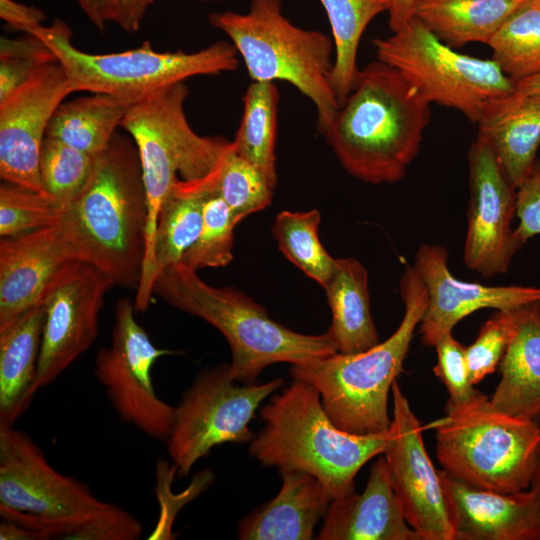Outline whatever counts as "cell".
I'll use <instances>...</instances> for the list:
<instances>
[{
  "label": "cell",
  "instance_id": "obj_1",
  "mask_svg": "<svg viewBox=\"0 0 540 540\" xmlns=\"http://www.w3.org/2000/svg\"><path fill=\"white\" fill-rule=\"evenodd\" d=\"M431 103L397 69L375 60L323 134L342 167L371 184L402 180L421 147Z\"/></svg>",
  "mask_w": 540,
  "mask_h": 540
},
{
  "label": "cell",
  "instance_id": "obj_2",
  "mask_svg": "<svg viewBox=\"0 0 540 540\" xmlns=\"http://www.w3.org/2000/svg\"><path fill=\"white\" fill-rule=\"evenodd\" d=\"M147 222L138 150L130 136L117 131L58 225L74 259L97 267L118 286L137 289Z\"/></svg>",
  "mask_w": 540,
  "mask_h": 540
},
{
  "label": "cell",
  "instance_id": "obj_3",
  "mask_svg": "<svg viewBox=\"0 0 540 540\" xmlns=\"http://www.w3.org/2000/svg\"><path fill=\"white\" fill-rule=\"evenodd\" d=\"M264 428L249 451L261 464L314 475L331 499L354 491V478L364 464L383 454L391 431L356 435L338 428L326 413L319 392L293 379L260 409Z\"/></svg>",
  "mask_w": 540,
  "mask_h": 540
},
{
  "label": "cell",
  "instance_id": "obj_4",
  "mask_svg": "<svg viewBox=\"0 0 540 540\" xmlns=\"http://www.w3.org/2000/svg\"><path fill=\"white\" fill-rule=\"evenodd\" d=\"M404 315L395 332L374 347L355 354L335 353L291 364L292 379L304 380L320 394L323 407L341 430L356 435L387 432L388 397L402 372L414 331L428 303L424 282L414 266L400 279Z\"/></svg>",
  "mask_w": 540,
  "mask_h": 540
},
{
  "label": "cell",
  "instance_id": "obj_5",
  "mask_svg": "<svg viewBox=\"0 0 540 540\" xmlns=\"http://www.w3.org/2000/svg\"><path fill=\"white\" fill-rule=\"evenodd\" d=\"M153 294L219 330L232 353L230 376L240 383H254L274 363L299 364L337 353L327 333L295 332L270 318L264 307L238 289L211 286L182 262L157 277Z\"/></svg>",
  "mask_w": 540,
  "mask_h": 540
},
{
  "label": "cell",
  "instance_id": "obj_6",
  "mask_svg": "<svg viewBox=\"0 0 540 540\" xmlns=\"http://www.w3.org/2000/svg\"><path fill=\"white\" fill-rule=\"evenodd\" d=\"M281 7V0H251L246 13L213 12L208 20L229 37L253 81H286L309 98L324 134L340 107L329 79L334 43L295 26Z\"/></svg>",
  "mask_w": 540,
  "mask_h": 540
},
{
  "label": "cell",
  "instance_id": "obj_7",
  "mask_svg": "<svg viewBox=\"0 0 540 540\" xmlns=\"http://www.w3.org/2000/svg\"><path fill=\"white\" fill-rule=\"evenodd\" d=\"M32 35L54 53L74 92L110 95L129 104L192 77L234 71L239 64L235 47L227 41L195 52L157 51L145 41L135 49L94 54L73 45L70 29L61 20L36 28Z\"/></svg>",
  "mask_w": 540,
  "mask_h": 540
},
{
  "label": "cell",
  "instance_id": "obj_8",
  "mask_svg": "<svg viewBox=\"0 0 540 540\" xmlns=\"http://www.w3.org/2000/svg\"><path fill=\"white\" fill-rule=\"evenodd\" d=\"M187 95L184 82L163 88L132 103L120 125L137 147L147 196L143 270L151 259L159 209L173 184L211 173L231 145L192 129L184 111Z\"/></svg>",
  "mask_w": 540,
  "mask_h": 540
},
{
  "label": "cell",
  "instance_id": "obj_9",
  "mask_svg": "<svg viewBox=\"0 0 540 540\" xmlns=\"http://www.w3.org/2000/svg\"><path fill=\"white\" fill-rule=\"evenodd\" d=\"M436 454L443 470L471 486L527 490L540 454V426L495 410L488 399L439 421Z\"/></svg>",
  "mask_w": 540,
  "mask_h": 540
},
{
  "label": "cell",
  "instance_id": "obj_10",
  "mask_svg": "<svg viewBox=\"0 0 540 540\" xmlns=\"http://www.w3.org/2000/svg\"><path fill=\"white\" fill-rule=\"evenodd\" d=\"M392 33L373 41L377 59L397 69L431 104L455 109L478 124L515 92V83L493 59L456 52L415 17Z\"/></svg>",
  "mask_w": 540,
  "mask_h": 540
},
{
  "label": "cell",
  "instance_id": "obj_11",
  "mask_svg": "<svg viewBox=\"0 0 540 540\" xmlns=\"http://www.w3.org/2000/svg\"><path fill=\"white\" fill-rule=\"evenodd\" d=\"M277 378L262 384H237L228 365L199 373L175 407L167 451L179 476L185 477L212 448L251 441L248 428L262 401L283 385Z\"/></svg>",
  "mask_w": 540,
  "mask_h": 540
},
{
  "label": "cell",
  "instance_id": "obj_12",
  "mask_svg": "<svg viewBox=\"0 0 540 540\" xmlns=\"http://www.w3.org/2000/svg\"><path fill=\"white\" fill-rule=\"evenodd\" d=\"M134 302L121 298L114 309L111 344L97 353L94 374L120 419L152 439L166 442L175 407L155 392L151 370L162 356L173 354L151 341L135 319Z\"/></svg>",
  "mask_w": 540,
  "mask_h": 540
},
{
  "label": "cell",
  "instance_id": "obj_13",
  "mask_svg": "<svg viewBox=\"0 0 540 540\" xmlns=\"http://www.w3.org/2000/svg\"><path fill=\"white\" fill-rule=\"evenodd\" d=\"M115 285L97 267L69 261L46 289L36 388L53 382L94 343L106 293Z\"/></svg>",
  "mask_w": 540,
  "mask_h": 540
},
{
  "label": "cell",
  "instance_id": "obj_14",
  "mask_svg": "<svg viewBox=\"0 0 540 540\" xmlns=\"http://www.w3.org/2000/svg\"><path fill=\"white\" fill-rule=\"evenodd\" d=\"M390 441L383 452L405 519L422 540H455L439 471L426 451L422 425L395 381Z\"/></svg>",
  "mask_w": 540,
  "mask_h": 540
},
{
  "label": "cell",
  "instance_id": "obj_15",
  "mask_svg": "<svg viewBox=\"0 0 540 540\" xmlns=\"http://www.w3.org/2000/svg\"><path fill=\"white\" fill-rule=\"evenodd\" d=\"M468 223L463 250L465 265L485 278L507 272L523 246L511 229L516 214V188L489 144L477 137L468 151Z\"/></svg>",
  "mask_w": 540,
  "mask_h": 540
},
{
  "label": "cell",
  "instance_id": "obj_16",
  "mask_svg": "<svg viewBox=\"0 0 540 540\" xmlns=\"http://www.w3.org/2000/svg\"><path fill=\"white\" fill-rule=\"evenodd\" d=\"M89 486L57 471L25 432L0 428V506L41 519L105 508Z\"/></svg>",
  "mask_w": 540,
  "mask_h": 540
},
{
  "label": "cell",
  "instance_id": "obj_17",
  "mask_svg": "<svg viewBox=\"0 0 540 540\" xmlns=\"http://www.w3.org/2000/svg\"><path fill=\"white\" fill-rule=\"evenodd\" d=\"M74 93L58 61L38 68L14 93L0 102V177L44 192L40 154L51 119Z\"/></svg>",
  "mask_w": 540,
  "mask_h": 540
},
{
  "label": "cell",
  "instance_id": "obj_18",
  "mask_svg": "<svg viewBox=\"0 0 540 540\" xmlns=\"http://www.w3.org/2000/svg\"><path fill=\"white\" fill-rule=\"evenodd\" d=\"M449 253L441 245L422 244L414 268L424 282L428 303L419 323L425 346H433L469 314L483 308L512 309L540 301V287L488 286L461 281L449 270Z\"/></svg>",
  "mask_w": 540,
  "mask_h": 540
},
{
  "label": "cell",
  "instance_id": "obj_19",
  "mask_svg": "<svg viewBox=\"0 0 540 540\" xmlns=\"http://www.w3.org/2000/svg\"><path fill=\"white\" fill-rule=\"evenodd\" d=\"M439 474L455 540H540V500L530 488L501 493Z\"/></svg>",
  "mask_w": 540,
  "mask_h": 540
},
{
  "label": "cell",
  "instance_id": "obj_20",
  "mask_svg": "<svg viewBox=\"0 0 540 540\" xmlns=\"http://www.w3.org/2000/svg\"><path fill=\"white\" fill-rule=\"evenodd\" d=\"M58 224L0 239V327L41 304L43 295L71 260Z\"/></svg>",
  "mask_w": 540,
  "mask_h": 540
},
{
  "label": "cell",
  "instance_id": "obj_21",
  "mask_svg": "<svg viewBox=\"0 0 540 540\" xmlns=\"http://www.w3.org/2000/svg\"><path fill=\"white\" fill-rule=\"evenodd\" d=\"M317 539L422 540L405 519L384 456L372 465L362 493L330 502Z\"/></svg>",
  "mask_w": 540,
  "mask_h": 540
},
{
  "label": "cell",
  "instance_id": "obj_22",
  "mask_svg": "<svg viewBox=\"0 0 540 540\" xmlns=\"http://www.w3.org/2000/svg\"><path fill=\"white\" fill-rule=\"evenodd\" d=\"M215 171L216 168L195 180L178 179L164 199L158 212L151 259L142 273L133 301L136 312L148 309L157 277L169 266L180 262L184 252L197 239L205 203L214 193Z\"/></svg>",
  "mask_w": 540,
  "mask_h": 540
},
{
  "label": "cell",
  "instance_id": "obj_23",
  "mask_svg": "<svg viewBox=\"0 0 540 540\" xmlns=\"http://www.w3.org/2000/svg\"><path fill=\"white\" fill-rule=\"evenodd\" d=\"M279 493L238 524L241 540H308L332 501L314 475L294 469L280 471Z\"/></svg>",
  "mask_w": 540,
  "mask_h": 540
},
{
  "label": "cell",
  "instance_id": "obj_24",
  "mask_svg": "<svg viewBox=\"0 0 540 540\" xmlns=\"http://www.w3.org/2000/svg\"><path fill=\"white\" fill-rule=\"evenodd\" d=\"M501 379L489 403L521 419H540V301L516 308V330L499 365Z\"/></svg>",
  "mask_w": 540,
  "mask_h": 540
},
{
  "label": "cell",
  "instance_id": "obj_25",
  "mask_svg": "<svg viewBox=\"0 0 540 540\" xmlns=\"http://www.w3.org/2000/svg\"><path fill=\"white\" fill-rule=\"evenodd\" d=\"M44 321L40 304L0 327V428L12 427L38 391Z\"/></svg>",
  "mask_w": 540,
  "mask_h": 540
},
{
  "label": "cell",
  "instance_id": "obj_26",
  "mask_svg": "<svg viewBox=\"0 0 540 540\" xmlns=\"http://www.w3.org/2000/svg\"><path fill=\"white\" fill-rule=\"evenodd\" d=\"M515 188L528 175L540 146V93L511 96L494 104L477 124Z\"/></svg>",
  "mask_w": 540,
  "mask_h": 540
},
{
  "label": "cell",
  "instance_id": "obj_27",
  "mask_svg": "<svg viewBox=\"0 0 540 540\" xmlns=\"http://www.w3.org/2000/svg\"><path fill=\"white\" fill-rule=\"evenodd\" d=\"M331 310V325L326 332L336 351L355 354L379 343L371 316L368 273L354 258L335 260L333 273L324 287Z\"/></svg>",
  "mask_w": 540,
  "mask_h": 540
},
{
  "label": "cell",
  "instance_id": "obj_28",
  "mask_svg": "<svg viewBox=\"0 0 540 540\" xmlns=\"http://www.w3.org/2000/svg\"><path fill=\"white\" fill-rule=\"evenodd\" d=\"M524 0H415L417 18L441 42L459 48L487 44Z\"/></svg>",
  "mask_w": 540,
  "mask_h": 540
},
{
  "label": "cell",
  "instance_id": "obj_29",
  "mask_svg": "<svg viewBox=\"0 0 540 540\" xmlns=\"http://www.w3.org/2000/svg\"><path fill=\"white\" fill-rule=\"evenodd\" d=\"M130 105L105 94L64 101L54 113L46 137L95 157L108 147Z\"/></svg>",
  "mask_w": 540,
  "mask_h": 540
},
{
  "label": "cell",
  "instance_id": "obj_30",
  "mask_svg": "<svg viewBox=\"0 0 540 540\" xmlns=\"http://www.w3.org/2000/svg\"><path fill=\"white\" fill-rule=\"evenodd\" d=\"M279 93L274 82L253 81L243 97V114L232 142L236 154L256 167L275 188V145Z\"/></svg>",
  "mask_w": 540,
  "mask_h": 540
},
{
  "label": "cell",
  "instance_id": "obj_31",
  "mask_svg": "<svg viewBox=\"0 0 540 540\" xmlns=\"http://www.w3.org/2000/svg\"><path fill=\"white\" fill-rule=\"evenodd\" d=\"M2 519L28 529L34 540H136L141 537L140 521L122 507L105 508L60 519H41L0 506Z\"/></svg>",
  "mask_w": 540,
  "mask_h": 540
},
{
  "label": "cell",
  "instance_id": "obj_32",
  "mask_svg": "<svg viewBox=\"0 0 540 540\" xmlns=\"http://www.w3.org/2000/svg\"><path fill=\"white\" fill-rule=\"evenodd\" d=\"M331 26L334 60L330 84L340 105L349 95L358 74L357 54L369 23L388 11V0H320Z\"/></svg>",
  "mask_w": 540,
  "mask_h": 540
},
{
  "label": "cell",
  "instance_id": "obj_33",
  "mask_svg": "<svg viewBox=\"0 0 540 540\" xmlns=\"http://www.w3.org/2000/svg\"><path fill=\"white\" fill-rule=\"evenodd\" d=\"M514 83L540 73V0H524L488 43Z\"/></svg>",
  "mask_w": 540,
  "mask_h": 540
},
{
  "label": "cell",
  "instance_id": "obj_34",
  "mask_svg": "<svg viewBox=\"0 0 540 540\" xmlns=\"http://www.w3.org/2000/svg\"><path fill=\"white\" fill-rule=\"evenodd\" d=\"M319 210L281 211L275 217L272 233L284 256L323 288L334 270L335 260L323 247L318 235Z\"/></svg>",
  "mask_w": 540,
  "mask_h": 540
},
{
  "label": "cell",
  "instance_id": "obj_35",
  "mask_svg": "<svg viewBox=\"0 0 540 540\" xmlns=\"http://www.w3.org/2000/svg\"><path fill=\"white\" fill-rule=\"evenodd\" d=\"M274 188L251 163L235 153L232 142L216 167L214 193L241 222L271 204Z\"/></svg>",
  "mask_w": 540,
  "mask_h": 540
},
{
  "label": "cell",
  "instance_id": "obj_36",
  "mask_svg": "<svg viewBox=\"0 0 540 540\" xmlns=\"http://www.w3.org/2000/svg\"><path fill=\"white\" fill-rule=\"evenodd\" d=\"M95 157L59 140L46 137L39 164L44 192L65 210L88 182Z\"/></svg>",
  "mask_w": 540,
  "mask_h": 540
},
{
  "label": "cell",
  "instance_id": "obj_37",
  "mask_svg": "<svg viewBox=\"0 0 540 540\" xmlns=\"http://www.w3.org/2000/svg\"><path fill=\"white\" fill-rule=\"evenodd\" d=\"M64 208L48 194L5 182L0 187V236L14 237L59 223Z\"/></svg>",
  "mask_w": 540,
  "mask_h": 540
},
{
  "label": "cell",
  "instance_id": "obj_38",
  "mask_svg": "<svg viewBox=\"0 0 540 540\" xmlns=\"http://www.w3.org/2000/svg\"><path fill=\"white\" fill-rule=\"evenodd\" d=\"M239 223L226 203L213 193L204 206L200 233L180 262L195 271L228 265L233 258L234 228Z\"/></svg>",
  "mask_w": 540,
  "mask_h": 540
},
{
  "label": "cell",
  "instance_id": "obj_39",
  "mask_svg": "<svg viewBox=\"0 0 540 540\" xmlns=\"http://www.w3.org/2000/svg\"><path fill=\"white\" fill-rule=\"evenodd\" d=\"M434 347L437 363L433 370L449 393L446 415L467 411L489 399L471 383L465 347L453 337L452 332L441 337Z\"/></svg>",
  "mask_w": 540,
  "mask_h": 540
},
{
  "label": "cell",
  "instance_id": "obj_40",
  "mask_svg": "<svg viewBox=\"0 0 540 540\" xmlns=\"http://www.w3.org/2000/svg\"><path fill=\"white\" fill-rule=\"evenodd\" d=\"M516 308L497 310L482 325L476 340L465 348L473 385L480 383L500 365L516 330Z\"/></svg>",
  "mask_w": 540,
  "mask_h": 540
},
{
  "label": "cell",
  "instance_id": "obj_41",
  "mask_svg": "<svg viewBox=\"0 0 540 540\" xmlns=\"http://www.w3.org/2000/svg\"><path fill=\"white\" fill-rule=\"evenodd\" d=\"M519 219L514 229L517 240L524 245L540 234V159L516 188V214Z\"/></svg>",
  "mask_w": 540,
  "mask_h": 540
},
{
  "label": "cell",
  "instance_id": "obj_42",
  "mask_svg": "<svg viewBox=\"0 0 540 540\" xmlns=\"http://www.w3.org/2000/svg\"><path fill=\"white\" fill-rule=\"evenodd\" d=\"M57 61L33 55L0 57V102L14 93L38 68Z\"/></svg>",
  "mask_w": 540,
  "mask_h": 540
},
{
  "label": "cell",
  "instance_id": "obj_43",
  "mask_svg": "<svg viewBox=\"0 0 540 540\" xmlns=\"http://www.w3.org/2000/svg\"><path fill=\"white\" fill-rule=\"evenodd\" d=\"M155 0H97L104 23H114L127 32L140 30L148 9Z\"/></svg>",
  "mask_w": 540,
  "mask_h": 540
},
{
  "label": "cell",
  "instance_id": "obj_44",
  "mask_svg": "<svg viewBox=\"0 0 540 540\" xmlns=\"http://www.w3.org/2000/svg\"><path fill=\"white\" fill-rule=\"evenodd\" d=\"M0 18L13 30L32 34L42 26L46 14L39 8L15 0H0Z\"/></svg>",
  "mask_w": 540,
  "mask_h": 540
},
{
  "label": "cell",
  "instance_id": "obj_45",
  "mask_svg": "<svg viewBox=\"0 0 540 540\" xmlns=\"http://www.w3.org/2000/svg\"><path fill=\"white\" fill-rule=\"evenodd\" d=\"M415 0H388V25L392 32L402 29L413 17Z\"/></svg>",
  "mask_w": 540,
  "mask_h": 540
},
{
  "label": "cell",
  "instance_id": "obj_46",
  "mask_svg": "<svg viewBox=\"0 0 540 540\" xmlns=\"http://www.w3.org/2000/svg\"><path fill=\"white\" fill-rule=\"evenodd\" d=\"M80 7L82 12L86 15L88 20L99 30H103L106 26L102 20L97 0H74Z\"/></svg>",
  "mask_w": 540,
  "mask_h": 540
},
{
  "label": "cell",
  "instance_id": "obj_47",
  "mask_svg": "<svg viewBox=\"0 0 540 540\" xmlns=\"http://www.w3.org/2000/svg\"><path fill=\"white\" fill-rule=\"evenodd\" d=\"M514 93L517 95L540 93V73L516 82Z\"/></svg>",
  "mask_w": 540,
  "mask_h": 540
},
{
  "label": "cell",
  "instance_id": "obj_48",
  "mask_svg": "<svg viewBox=\"0 0 540 540\" xmlns=\"http://www.w3.org/2000/svg\"><path fill=\"white\" fill-rule=\"evenodd\" d=\"M530 489L535 493V495L540 500V454H539L535 474H534L532 483L530 485Z\"/></svg>",
  "mask_w": 540,
  "mask_h": 540
},
{
  "label": "cell",
  "instance_id": "obj_49",
  "mask_svg": "<svg viewBox=\"0 0 540 540\" xmlns=\"http://www.w3.org/2000/svg\"><path fill=\"white\" fill-rule=\"evenodd\" d=\"M200 2H219V1H226V0H197Z\"/></svg>",
  "mask_w": 540,
  "mask_h": 540
}]
</instances>
